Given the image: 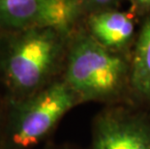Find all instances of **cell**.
I'll use <instances>...</instances> for the list:
<instances>
[{
  "mask_svg": "<svg viewBox=\"0 0 150 149\" xmlns=\"http://www.w3.org/2000/svg\"><path fill=\"white\" fill-rule=\"evenodd\" d=\"M47 149H68L65 146H62V147H52V148H47Z\"/></svg>",
  "mask_w": 150,
  "mask_h": 149,
  "instance_id": "8fae6325",
  "label": "cell"
},
{
  "mask_svg": "<svg viewBox=\"0 0 150 149\" xmlns=\"http://www.w3.org/2000/svg\"><path fill=\"white\" fill-rule=\"evenodd\" d=\"M4 110H5V102L3 97L1 96V94H0V133H1L3 117H4Z\"/></svg>",
  "mask_w": 150,
  "mask_h": 149,
  "instance_id": "30bf717a",
  "label": "cell"
},
{
  "mask_svg": "<svg viewBox=\"0 0 150 149\" xmlns=\"http://www.w3.org/2000/svg\"><path fill=\"white\" fill-rule=\"evenodd\" d=\"M91 149H150V120L124 107H110L94 120Z\"/></svg>",
  "mask_w": 150,
  "mask_h": 149,
  "instance_id": "5b68a950",
  "label": "cell"
},
{
  "mask_svg": "<svg viewBox=\"0 0 150 149\" xmlns=\"http://www.w3.org/2000/svg\"><path fill=\"white\" fill-rule=\"evenodd\" d=\"M83 3L86 16L101 12L116 10V9H119L120 6V2L110 1V0H100V1L99 0H83Z\"/></svg>",
  "mask_w": 150,
  "mask_h": 149,
  "instance_id": "ba28073f",
  "label": "cell"
},
{
  "mask_svg": "<svg viewBox=\"0 0 150 149\" xmlns=\"http://www.w3.org/2000/svg\"><path fill=\"white\" fill-rule=\"evenodd\" d=\"M130 11L137 16L150 17V0H136L131 1Z\"/></svg>",
  "mask_w": 150,
  "mask_h": 149,
  "instance_id": "9c48e42d",
  "label": "cell"
},
{
  "mask_svg": "<svg viewBox=\"0 0 150 149\" xmlns=\"http://www.w3.org/2000/svg\"><path fill=\"white\" fill-rule=\"evenodd\" d=\"M85 16L83 0H0V32L50 28L72 33Z\"/></svg>",
  "mask_w": 150,
  "mask_h": 149,
  "instance_id": "277c9868",
  "label": "cell"
},
{
  "mask_svg": "<svg viewBox=\"0 0 150 149\" xmlns=\"http://www.w3.org/2000/svg\"><path fill=\"white\" fill-rule=\"evenodd\" d=\"M84 28L99 44L112 52L124 53L135 36L136 15L119 9L86 16Z\"/></svg>",
  "mask_w": 150,
  "mask_h": 149,
  "instance_id": "8992f818",
  "label": "cell"
},
{
  "mask_svg": "<svg viewBox=\"0 0 150 149\" xmlns=\"http://www.w3.org/2000/svg\"><path fill=\"white\" fill-rule=\"evenodd\" d=\"M79 104L62 77L25 99L5 102L0 149H33Z\"/></svg>",
  "mask_w": 150,
  "mask_h": 149,
  "instance_id": "3957f363",
  "label": "cell"
},
{
  "mask_svg": "<svg viewBox=\"0 0 150 149\" xmlns=\"http://www.w3.org/2000/svg\"><path fill=\"white\" fill-rule=\"evenodd\" d=\"M130 89L150 102V17L140 28L131 58Z\"/></svg>",
  "mask_w": 150,
  "mask_h": 149,
  "instance_id": "52a82bcc",
  "label": "cell"
},
{
  "mask_svg": "<svg viewBox=\"0 0 150 149\" xmlns=\"http://www.w3.org/2000/svg\"><path fill=\"white\" fill-rule=\"evenodd\" d=\"M71 34L50 28L0 32L4 102L25 99L62 77Z\"/></svg>",
  "mask_w": 150,
  "mask_h": 149,
  "instance_id": "6da1fadb",
  "label": "cell"
},
{
  "mask_svg": "<svg viewBox=\"0 0 150 149\" xmlns=\"http://www.w3.org/2000/svg\"><path fill=\"white\" fill-rule=\"evenodd\" d=\"M131 59L93 39L79 24L69 39L62 78L79 103L112 102L130 88Z\"/></svg>",
  "mask_w": 150,
  "mask_h": 149,
  "instance_id": "7a4b0ae2",
  "label": "cell"
}]
</instances>
